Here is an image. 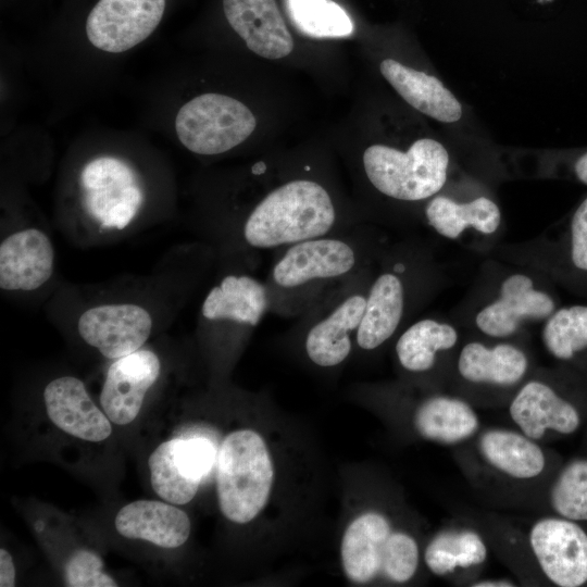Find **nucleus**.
<instances>
[{"mask_svg": "<svg viewBox=\"0 0 587 587\" xmlns=\"http://www.w3.org/2000/svg\"><path fill=\"white\" fill-rule=\"evenodd\" d=\"M376 251L369 230L352 226L276 251L265 284L270 312L298 317L371 265Z\"/></svg>", "mask_w": 587, "mask_h": 587, "instance_id": "nucleus-1", "label": "nucleus"}, {"mask_svg": "<svg viewBox=\"0 0 587 587\" xmlns=\"http://www.w3.org/2000/svg\"><path fill=\"white\" fill-rule=\"evenodd\" d=\"M321 182L291 177L267 190L246 213L238 236L251 250H279L355 226Z\"/></svg>", "mask_w": 587, "mask_h": 587, "instance_id": "nucleus-2", "label": "nucleus"}, {"mask_svg": "<svg viewBox=\"0 0 587 587\" xmlns=\"http://www.w3.org/2000/svg\"><path fill=\"white\" fill-rule=\"evenodd\" d=\"M274 480V465L264 438L241 428L222 441L216 465V492L222 514L246 524L264 509Z\"/></svg>", "mask_w": 587, "mask_h": 587, "instance_id": "nucleus-3", "label": "nucleus"}, {"mask_svg": "<svg viewBox=\"0 0 587 587\" xmlns=\"http://www.w3.org/2000/svg\"><path fill=\"white\" fill-rule=\"evenodd\" d=\"M367 266L298 316L297 330L308 359L329 369L344 363L355 346L373 270Z\"/></svg>", "mask_w": 587, "mask_h": 587, "instance_id": "nucleus-4", "label": "nucleus"}, {"mask_svg": "<svg viewBox=\"0 0 587 587\" xmlns=\"http://www.w3.org/2000/svg\"><path fill=\"white\" fill-rule=\"evenodd\" d=\"M340 555L346 577L358 584L378 576L405 583L419 565V547L414 538L392 532L388 520L373 511L358 515L347 526Z\"/></svg>", "mask_w": 587, "mask_h": 587, "instance_id": "nucleus-5", "label": "nucleus"}, {"mask_svg": "<svg viewBox=\"0 0 587 587\" xmlns=\"http://www.w3.org/2000/svg\"><path fill=\"white\" fill-rule=\"evenodd\" d=\"M449 154L437 140H415L407 151L372 145L362 155L366 179L380 195L416 202L436 195L445 185Z\"/></svg>", "mask_w": 587, "mask_h": 587, "instance_id": "nucleus-6", "label": "nucleus"}, {"mask_svg": "<svg viewBox=\"0 0 587 587\" xmlns=\"http://www.w3.org/2000/svg\"><path fill=\"white\" fill-rule=\"evenodd\" d=\"M257 120L239 100L214 92L200 95L179 110L175 129L179 141L191 152L212 155L243 142Z\"/></svg>", "mask_w": 587, "mask_h": 587, "instance_id": "nucleus-7", "label": "nucleus"}, {"mask_svg": "<svg viewBox=\"0 0 587 587\" xmlns=\"http://www.w3.org/2000/svg\"><path fill=\"white\" fill-rule=\"evenodd\" d=\"M383 263L372 273L363 319L355 335V346L373 351L395 336L405 319L410 302V263L404 258Z\"/></svg>", "mask_w": 587, "mask_h": 587, "instance_id": "nucleus-8", "label": "nucleus"}, {"mask_svg": "<svg viewBox=\"0 0 587 587\" xmlns=\"http://www.w3.org/2000/svg\"><path fill=\"white\" fill-rule=\"evenodd\" d=\"M214 452L211 441L203 437L160 444L148 461L153 490L173 504L190 502L212 467Z\"/></svg>", "mask_w": 587, "mask_h": 587, "instance_id": "nucleus-9", "label": "nucleus"}, {"mask_svg": "<svg viewBox=\"0 0 587 587\" xmlns=\"http://www.w3.org/2000/svg\"><path fill=\"white\" fill-rule=\"evenodd\" d=\"M164 9L165 0H99L87 17V37L100 50L124 52L153 33Z\"/></svg>", "mask_w": 587, "mask_h": 587, "instance_id": "nucleus-10", "label": "nucleus"}, {"mask_svg": "<svg viewBox=\"0 0 587 587\" xmlns=\"http://www.w3.org/2000/svg\"><path fill=\"white\" fill-rule=\"evenodd\" d=\"M529 541L542 572L552 583L577 587L587 582V535L571 520L538 521Z\"/></svg>", "mask_w": 587, "mask_h": 587, "instance_id": "nucleus-11", "label": "nucleus"}, {"mask_svg": "<svg viewBox=\"0 0 587 587\" xmlns=\"http://www.w3.org/2000/svg\"><path fill=\"white\" fill-rule=\"evenodd\" d=\"M151 329L148 311L130 303L98 305L85 311L78 321L80 337L109 359L137 351Z\"/></svg>", "mask_w": 587, "mask_h": 587, "instance_id": "nucleus-12", "label": "nucleus"}, {"mask_svg": "<svg viewBox=\"0 0 587 587\" xmlns=\"http://www.w3.org/2000/svg\"><path fill=\"white\" fill-rule=\"evenodd\" d=\"M161 363L150 350H137L111 364L100 394V403L116 425L130 424L139 414L145 396L157 382Z\"/></svg>", "mask_w": 587, "mask_h": 587, "instance_id": "nucleus-13", "label": "nucleus"}, {"mask_svg": "<svg viewBox=\"0 0 587 587\" xmlns=\"http://www.w3.org/2000/svg\"><path fill=\"white\" fill-rule=\"evenodd\" d=\"M43 400L51 422L68 435L99 442L112 433L109 417L93 403L84 383L76 377L63 376L50 382L45 388Z\"/></svg>", "mask_w": 587, "mask_h": 587, "instance_id": "nucleus-14", "label": "nucleus"}, {"mask_svg": "<svg viewBox=\"0 0 587 587\" xmlns=\"http://www.w3.org/2000/svg\"><path fill=\"white\" fill-rule=\"evenodd\" d=\"M499 294V298L475 317L478 329L490 337H508L519 329L523 320L546 319L554 310L551 297L535 289L533 280L525 274L507 277Z\"/></svg>", "mask_w": 587, "mask_h": 587, "instance_id": "nucleus-15", "label": "nucleus"}, {"mask_svg": "<svg viewBox=\"0 0 587 587\" xmlns=\"http://www.w3.org/2000/svg\"><path fill=\"white\" fill-rule=\"evenodd\" d=\"M270 312L265 282L250 274H228L213 286L201 305L202 317L251 330Z\"/></svg>", "mask_w": 587, "mask_h": 587, "instance_id": "nucleus-16", "label": "nucleus"}, {"mask_svg": "<svg viewBox=\"0 0 587 587\" xmlns=\"http://www.w3.org/2000/svg\"><path fill=\"white\" fill-rule=\"evenodd\" d=\"M223 9L229 25L255 54L275 60L292 51V37L275 0H223Z\"/></svg>", "mask_w": 587, "mask_h": 587, "instance_id": "nucleus-17", "label": "nucleus"}, {"mask_svg": "<svg viewBox=\"0 0 587 587\" xmlns=\"http://www.w3.org/2000/svg\"><path fill=\"white\" fill-rule=\"evenodd\" d=\"M54 250L45 233L28 228L7 237L0 245V287L29 291L52 275Z\"/></svg>", "mask_w": 587, "mask_h": 587, "instance_id": "nucleus-18", "label": "nucleus"}, {"mask_svg": "<svg viewBox=\"0 0 587 587\" xmlns=\"http://www.w3.org/2000/svg\"><path fill=\"white\" fill-rule=\"evenodd\" d=\"M190 527L188 515L170 502L137 500L124 505L115 516V528L120 535L162 548L183 546Z\"/></svg>", "mask_w": 587, "mask_h": 587, "instance_id": "nucleus-19", "label": "nucleus"}, {"mask_svg": "<svg viewBox=\"0 0 587 587\" xmlns=\"http://www.w3.org/2000/svg\"><path fill=\"white\" fill-rule=\"evenodd\" d=\"M509 411L523 434L532 439L541 438L547 429L570 434L579 424L576 409L550 386L537 380L520 389Z\"/></svg>", "mask_w": 587, "mask_h": 587, "instance_id": "nucleus-20", "label": "nucleus"}, {"mask_svg": "<svg viewBox=\"0 0 587 587\" xmlns=\"http://www.w3.org/2000/svg\"><path fill=\"white\" fill-rule=\"evenodd\" d=\"M82 183L86 191L85 210L100 223L118 203L134 201L141 205L143 201V193L136 184L133 170L116 158L92 160L84 170Z\"/></svg>", "mask_w": 587, "mask_h": 587, "instance_id": "nucleus-21", "label": "nucleus"}, {"mask_svg": "<svg viewBox=\"0 0 587 587\" xmlns=\"http://www.w3.org/2000/svg\"><path fill=\"white\" fill-rule=\"evenodd\" d=\"M379 68L396 91L417 111L444 123L460 120V102L435 76L392 59L383 60Z\"/></svg>", "mask_w": 587, "mask_h": 587, "instance_id": "nucleus-22", "label": "nucleus"}, {"mask_svg": "<svg viewBox=\"0 0 587 587\" xmlns=\"http://www.w3.org/2000/svg\"><path fill=\"white\" fill-rule=\"evenodd\" d=\"M527 364L524 352L512 345L488 348L480 342H470L461 350L458 370L472 383L510 386L524 376Z\"/></svg>", "mask_w": 587, "mask_h": 587, "instance_id": "nucleus-23", "label": "nucleus"}, {"mask_svg": "<svg viewBox=\"0 0 587 587\" xmlns=\"http://www.w3.org/2000/svg\"><path fill=\"white\" fill-rule=\"evenodd\" d=\"M427 223L442 237L457 239L467 227L482 234L495 233L501 223L498 205L486 197L466 203L434 197L425 208Z\"/></svg>", "mask_w": 587, "mask_h": 587, "instance_id": "nucleus-24", "label": "nucleus"}, {"mask_svg": "<svg viewBox=\"0 0 587 587\" xmlns=\"http://www.w3.org/2000/svg\"><path fill=\"white\" fill-rule=\"evenodd\" d=\"M414 426L424 438L455 444L477 430L478 419L464 401L437 396L421 403L414 414Z\"/></svg>", "mask_w": 587, "mask_h": 587, "instance_id": "nucleus-25", "label": "nucleus"}, {"mask_svg": "<svg viewBox=\"0 0 587 587\" xmlns=\"http://www.w3.org/2000/svg\"><path fill=\"white\" fill-rule=\"evenodd\" d=\"M458 341L455 328L434 319H422L405 328L396 341L400 365L411 373L429 371L437 353L451 349Z\"/></svg>", "mask_w": 587, "mask_h": 587, "instance_id": "nucleus-26", "label": "nucleus"}, {"mask_svg": "<svg viewBox=\"0 0 587 587\" xmlns=\"http://www.w3.org/2000/svg\"><path fill=\"white\" fill-rule=\"evenodd\" d=\"M480 450L488 463L515 478L536 477L545 467L542 450L524 434L488 430L480 438Z\"/></svg>", "mask_w": 587, "mask_h": 587, "instance_id": "nucleus-27", "label": "nucleus"}, {"mask_svg": "<svg viewBox=\"0 0 587 587\" xmlns=\"http://www.w3.org/2000/svg\"><path fill=\"white\" fill-rule=\"evenodd\" d=\"M487 557L483 539L474 532H446L427 546L424 560L436 575H446L457 567L480 564Z\"/></svg>", "mask_w": 587, "mask_h": 587, "instance_id": "nucleus-28", "label": "nucleus"}, {"mask_svg": "<svg viewBox=\"0 0 587 587\" xmlns=\"http://www.w3.org/2000/svg\"><path fill=\"white\" fill-rule=\"evenodd\" d=\"M289 16L299 32L315 38L347 37L353 23L333 0H286Z\"/></svg>", "mask_w": 587, "mask_h": 587, "instance_id": "nucleus-29", "label": "nucleus"}, {"mask_svg": "<svg viewBox=\"0 0 587 587\" xmlns=\"http://www.w3.org/2000/svg\"><path fill=\"white\" fill-rule=\"evenodd\" d=\"M548 351L561 360L587 347V307L573 305L552 313L542 332Z\"/></svg>", "mask_w": 587, "mask_h": 587, "instance_id": "nucleus-30", "label": "nucleus"}, {"mask_svg": "<svg viewBox=\"0 0 587 587\" xmlns=\"http://www.w3.org/2000/svg\"><path fill=\"white\" fill-rule=\"evenodd\" d=\"M553 509L571 521H587V462L570 464L551 491Z\"/></svg>", "mask_w": 587, "mask_h": 587, "instance_id": "nucleus-31", "label": "nucleus"}, {"mask_svg": "<svg viewBox=\"0 0 587 587\" xmlns=\"http://www.w3.org/2000/svg\"><path fill=\"white\" fill-rule=\"evenodd\" d=\"M103 562L95 552L76 550L64 566L65 583L70 587H116L117 583L102 571Z\"/></svg>", "mask_w": 587, "mask_h": 587, "instance_id": "nucleus-32", "label": "nucleus"}, {"mask_svg": "<svg viewBox=\"0 0 587 587\" xmlns=\"http://www.w3.org/2000/svg\"><path fill=\"white\" fill-rule=\"evenodd\" d=\"M571 258L577 268L587 271V198L572 217Z\"/></svg>", "mask_w": 587, "mask_h": 587, "instance_id": "nucleus-33", "label": "nucleus"}, {"mask_svg": "<svg viewBox=\"0 0 587 587\" xmlns=\"http://www.w3.org/2000/svg\"><path fill=\"white\" fill-rule=\"evenodd\" d=\"M15 585V569L12 555L4 548L0 549V586L12 587Z\"/></svg>", "mask_w": 587, "mask_h": 587, "instance_id": "nucleus-34", "label": "nucleus"}, {"mask_svg": "<svg viewBox=\"0 0 587 587\" xmlns=\"http://www.w3.org/2000/svg\"><path fill=\"white\" fill-rule=\"evenodd\" d=\"M574 171L576 177L585 185H587V152L582 154L575 162Z\"/></svg>", "mask_w": 587, "mask_h": 587, "instance_id": "nucleus-35", "label": "nucleus"}, {"mask_svg": "<svg viewBox=\"0 0 587 587\" xmlns=\"http://www.w3.org/2000/svg\"><path fill=\"white\" fill-rule=\"evenodd\" d=\"M474 586H477V587H505V586H512L511 583L509 582H505V580H485V582H479V583H476Z\"/></svg>", "mask_w": 587, "mask_h": 587, "instance_id": "nucleus-36", "label": "nucleus"}]
</instances>
